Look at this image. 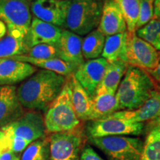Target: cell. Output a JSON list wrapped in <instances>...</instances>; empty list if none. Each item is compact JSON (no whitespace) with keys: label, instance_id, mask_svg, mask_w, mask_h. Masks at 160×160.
Listing matches in <instances>:
<instances>
[{"label":"cell","instance_id":"e575fe53","mask_svg":"<svg viewBox=\"0 0 160 160\" xmlns=\"http://www.w3.org/2000/svg\"><path fill=\"white\" fill-rule=\"evenodd\" d=\"M153 19H160V0H154V4H153Z\"/></svg>","mask_w":160,"mask_h":160},{"label":"cell","instance_id":"4fadbf2b","mask_svg":"<svg viewBox=\"0 0 160 160\" xmlns=\"http://www.w3.org/2000/svg\"><path fill=\"white\" fill-rule=\"evenodd\" d=\"M82 37L68 30H62L61 37L55 44L58 53V59L71 64L78 68L85 62L82 45Z\"/></svg>","mask_w":160,"mask_h":160},{"label":"cell","instance_id":"2e32d148","mask_svg":"<svg viewBox=\"0 0 160 160\" xmlns=\"http://www.w3.org/2000/svg\"><path fill=\"white\" fill-rule=\"evenodd\" d=\"M97 29L105 37L127 31L125 19L119 6L113 0L104 1L101 19Z\"/></svg>","mask_w":160,"mask_h":160},{"label":"cell","instance_id":"836d02e7","mask_svg":"<svg viewBox=\"0 0 160 160\" xmlns=\"http://www.w3.org/2000/svg\"><path fill=\"white\" fill-rule=\"evenodd\" d=\"M153 131L160 137V118H155L152 119L151 122V126H150V131Z\"/></svg>","mask_w":160,"mask_h":160},{"label":"cell","instance_id":"d6986e66","mask_svg":"<svg viewBox=\"0 0 160 160\" xmlns=\"http://www.w3.org/2000/svg\"><path fill=\"white\" fill-rule=\"evenodd\" d=\"M71 89V99L79 120L91 121L93 113V99L73 74L67 77Z\"/></svg>","mask_w":160,"mask_h":160},{"label":"cell","instance_id":"8992f818","mask_svg":"<svg viewBox=\"0 0 160 160\" xmlns=\"http://www.w3.org/2000/svg\"><path fill=\"white\" fill-rule=\"evenodd\" d=\"M90 141L111 160H139L144 145L139 138L127 136L92 138Z\"/></svg>","mask_w":160,"mask_h":160},{"label":"cell","instance_id":"ac0fdd59","mask_svg":"<svg viewBox=\"0 0 160 160\" xmlns=\"http://www.w3.org/2000/svg\"><path fill=\"white\" fill-rule=\"evenodd\" d=\"M62 29L51 23L45 22L37 18H32L28 31L31 48L40 44L55 45L61 37Z\"/></svg>","mask_w":160,"mask_h":160},{"label":"cell","instance_id":"60d3db41","mask_svg":"<svg viewBox=\"0 0 160 160\" xmlns=\"http://www.w3.org/2000/svg\"><path fill=\"white\" fill-rule=\"evenodd\" d=\"M26 1H28L29 2H32V1H33V0H26Z\"/></svg>","mask_w":160,"mask_h":160},{"label":"cell","instance_id":"e0dca14e","mask_svg":"<svg viewBox=\"0 0 160 160\" xmlns=\"http://www.w3.org/2000/svg\"><path fill=\"white\" fill-rule=\"evenodd\" d=\"M160 110V88H157L142 105L135 110L119 111L111 116L132 122H142L155 119Z\"/></svg>","mask_w":160,"mask_h":160},{"label":"cell","instance_id":"cb8c5ba5","mask_svg":"<svg viewBox=\"0 0 160 160\" xmlns=\"http://www.w3.org/2000/svg\"><path fill=\"white\" fill-rule=\"evenodd\" d=\"M105 37L98 29H96L83 39L82 52L85 60L96 59L102 53Z\"/></svg>","mask_w":160,"mask_h":160},{"label":"cell","instance_id":"74e56055","mask_svg":"<svg viewBox=\"0 0 160 160\" xmlns=\"http://www.w3.org/2000/svg\"><path fill=\"white\" fill-rule=\"evenodd\" d=\"M4 138H5V133H4L2 130L1 128H0V150H1Z\"/></svg>","mask_w":160,"mask_h":160},{"label":"cell","instance_id":"3957f363","mask_svg":"<svg viewBox=\"0 0 160 160\" xmlns=\"http://www.w3.org/2000/svg\"><path fill=\"white\" fill-rule=\"evenodd\" d=\"M44 122L46 133H48L72 131L79 125L80 120L72 103L71 85L68 77L62 91L46 110Z\"/></svg>","mask_w":160,"mask_h":160},{"label":"cell","instance_id":"5bb4252c","mask_svg":"<svg viewBox=\"0 0 160 160\" xmlns=\"http://www.w3.org/2000/svg\"><path fill=\"white\" fill-rule=\"evenodd\" d=\"M37 71L31 64L11 58H0V86L14 85L25 81Z\"/></svg>","mask_w":160,"mask_h":160},{"label":"cell","instance_id":"44dd1931","mask_svg":"<svg viewBox=\"0 0 160 160\" xmlns=\"http://www.w3.org/2000/svg\"><path fill=\"white\" fill-rule=\"evenodd\" d=\"M9 58L17 60V61L22 62L31 64L35 67L40 68L42 69L55 72V73L62 75L65 77L74 73L76 70L77 69L73 65L66 62L63 60L57 59V58H55V59H35V58L27 57L25 55L14 56V57Z\"/></svg>","mask_w":160,"mask_h":160},{"label":"cell","instance_id":"603a6c76","mask_svg":"<svg viewBox=\"0 0 160 160\" xmlns=\"http://www.w3.org/2000/svg\"><path fill=\"white\" fill-rule=\"evenodd\" d=\"M128 67V65L120 59L108 64L105 74L97 88L104 89L116 94Z\"/></svg>","mask_w":160,"mask_h":160},{"label":"cell","instance_id":"ba28073f","mask_svg":"<svg viewBox=\"0 0 160 160\" xmlns=\"http://www.w3.org/2000/svg\"><path fill=\"white\" fill-rule=\"evenodd\" d=\"M6 137H19L30 144L45 138L46 130L44 117L40 112H26L21 117L1 128Z\"/></svg>","mask_w":160,"mask_h":160},{"label":"cell","instance_id":"d6a6232c","mask_svg":"<svg viewBox=\"0 0 160 160\" xmlns=\"http://www.w3.org/2000/svg\"><path fill=\"white\" fill-rule=\"evenodd\" d=\"M0 160H20V157L11 151H0Z\"/></svg>","mask_w":160,"mask_h":160},{"label":"cell","instance_id":"d590c367","mask_svg":"<svg viewBox=\"0 0 160 160\" xmlns=\"http://www.w3.org/2000/svg\"><path fill=\"white\" fill-rule=\"evenodd\" d=\"M149 74L151 76V77L154 79L155 82L160 83V59L158 63V65L154 71L149 73Z\"/></svg>","mask_w":160,"mask_h":160},{"label":"cell","instance_id":"5b68a950","mask_svg":"<svg viewBox=\"0 0 160 160\" xmlns=\"http://www.w3.org/2000/svg\"><path fill=\"white\" fill-rule=\"evenodd\" d=\"M160 52L153 46L138 37L136 32L126 31L125 39L119 59L128 66L151 73L157 68Z\"/></svg>","mask_w":160,"mask_h":160},{"label":"cell","instance_id":"4dcf8cb0","mask_svg":"<svg viewBox=\"0 0 160 160\" xmlns=\"http://www.w3.org/2000/svg\"><path fill=\"white\" fill-rule=\"evenodd\" d=\"M154 0H140L139 18L136 26V31L142 28L153 19Z\"/></svg>","mask_w":160,"mask_h":160},{"label":"cell","instance_id":"30bf717a","mask_svg":"<svg viewBox=\"0 0 160 160\" xmlns=\"http://www.w3.org/2000/svg\"><path fill=\"white\" fill-rule=\"evenodd\" d=\"M48 140L50 160H80L82 134L77 128L72 131L51 133Z\"/></svg>","mask_w":160,"mask_h":160},{"label":"cell","instance_id":"9c48e42d","mask_svg":"<svg viewBox=\"0 0 160 160\" xmlns=\"http://www.w3.org/2000/svg\"><path fill=\"white\" fill-rule=\"evenodd\" d=\"M143 129V123L132 122L112 116L90 121L86 127L90 139L109 136H138L142 133Z\"/></svg>","mask_w":160,"mask_h":160},{"label":"cell","instance_id":"f35d334b","mask_svg":"<svg viewBox=\"0 0 160 160\" xmlns=\"http://www.w3.org/2000/svg\"><path fill=\"white\" fill-rule=\"evenodd\" d=\"M160 118V110H159V113H158V115H157V117H156V118Z\"/></svg>","mask_w":160,"mask_h":160},{"label":"cell","instance_id":"ab89813d","mask_svg":"<svg viewBox=\"0 0 160 160\" xmlns=\"http://www.w3.org/2000/svg\"><path fill=\"white\" fill-rule=\"evenodd\" d=\"M96 1H99V2H102V1H105V0H96Z\"/></svg>","mask_w":160,"mask_h":160},{"label":"cell","instance_id":"f1b7e54d","mask_svg":"<svg viewBox=\"0 0 160 160\" xmlns=\"http://www.w3.org/2000/svg\"><path fill=\"white\" fill-rule=\"evenodd\" d=\"M139 160H160V137L153 131H149Z\"/></svg>","mask_w":160,"mask_h":160},{"label":"cell","instance_id":"8d00e7d4","mask_svg":"<svg viewBox=\"0 0 160 160\" xmlns=\"http://www.w3.org/2000/svg\"><path fill=\"white\" fill-rule=\"evenodd\" d=\"M8 29L7 26L2 21L0 20V39H2L7 35Z\"/></svg>","mask_w":160,"mask_h":160},{"label":"cell","instance_id":"7a4b0ae2","mask_svg":"<svg viewBox=\"0 0 160 160\" xmlns=\"http://www.w3.org/2000/svg\"><path fill=\"white\" fill-rule=\"evenodd\" d=\"M157 84L148 72L128 66L118 88V111L135 110L149 99Z\"/></svg>","mask_w":160,"mask_h":160},{"label":"cell","instance_id":"ffe728a7","mask_svg":"<svg viewBox=\"0 0 160 160\" xmlns=\"http://www.w3.org/2000/svg\"><path fill=\"white\" fill-rule=\"evenodd\" d=\"M93 99V113L91 120L106 118L118 111V103L116 94L104 89L97 88Z\"/></svg>","mask_w":160,"mask_h":160},{"label":"cell","instance_id":"9a60e30c","mask_svg":"<svg viewBox=\"0 0 160 160\" xmlns=\"http://www.w3.org/2000/svg\"><path fill=\"white\" fill-rule=\"evenodd\" d=\"M15 85L0 87V128L8 125L25 113Z\"/></svg>","mask_w":160,"mask_h":160},{"label":"cell","instance_id":"8fae6325","mask_svg":"<svg viewBox=\"0 0 160 160\" xmlns=\"http://www.w3.org/2000/svg\"><path fill=\"white\" fill-rule=\"evenodd\" d=\"M70 0H33L31 11L34 17L57 27H64Z\"/></svg>","mask_w":160,"mask_h":160},{"label":"cell","instance_id":"277c9868","mask_svg":"<svg viewBox=\"0 0 160 160\" xmlns=\"http://www.w3.org/2000/svg\"><path fill=\"white\" fill-rule=\"evenodd\" d=\"M102 2L70 0L64 27L82 37L97 29L102 12Z\"/></svg>","mask_w":160,"mask_h":160},{"label":"cell","instance_id":"f546056e","mask_svg":"<svg viewBox=\"0 0 160 160\" xmlns=\"http://www.w3.org/2000/svg\"><path fill=\"white\" fill-rule=\"evenodd\" d=\"M24 55L35 59H58L57 48L55 45L48 44H40L33 46Z\"/></svg>","mask_w":160,"mask_h":160},{"label":"cell","instance_id":"7402d4cb","mask_svg":"<svg viewBox=\"0 0 160 160\" xmlns=\"http://www.w3.org/2000/svg\"><path fill=\"white\" fill-rule=\"evenodd\" d=\"M31 48L28 34L27 36L8 33L0 39V58H8L24 55Z\"/></svg>","mask_w":160,"mask_h":160},{"label":"cell","instance_id":"52a82bcc","mask_svg":"<svg viewBox=\"0 0 160 160\" xmlns=\"http://www.w3.org/2000/svg\"><path fill=\"white\" fill-rule=\"evenodd\" d=\"M0 20L7 26L8 33L27 36L32 16L26 0H0Z\"/></svg>","mask_w":160,"mask_h":160},{"label":"cell","instance_id":"83f0119b","mask_svg":"<svg viewBox=\"0 0 160 160\" xmlns=\"http://www.w3.org/2000/svg\"><path fill=\"white\" fill-rule=\"evenodd\" d=\"M136 33L160 51V19H153L142 28L137 30Z\"/></svg>","mask_w":160,"mask_h":160},{"label":"cell","instance_id":"484cf974","mask_svg":"<svg viewBox=\"0 0 160 160\" xmlns=\"http://www.w3.org/2000/svg\"><path fill=\"white\" fill-rule=\"evenodd\" d=\"M125 39V32L105 37L102 57L107 60L108 63L113 62L119 59Z\"/></svg>","mask_w":160,"mask_h":160},{"label":"cell","instance_id":"1f68e13d","mask_svg":"<svg viewBox=\"0 0 160 160\" xmlns=\"http://www.w3.org/2000/svg\"><path fill=\"white\" fill-rule=\"evenodd\" d=\"M80 160H105L92 148L91 146H86L80 154Z\"/></svg>","mask_w":160,"mask_h":160},{"label":"cell","instance_id":"d4e9b609","mask_svg":"<svg viewBox=\"0 0 160 160\" xmlns=\"http://www.w3.org/2000/svg\"><path fill=\"white\" fill-rule=\"evenodd\" d=\"M119 6L127 25V31L136 32L140 0H113Z\"/></svg>","mask_w":160,"mask_h":160},{"label":"cell","instance_id":"7c38bea8","mask_svg":"<svg viewBox=\"0 0 160 160\" xmlns=\"http://www.w3.org/2000/svg\"><path fill=\"white\" fill-rule=\"evenodd\" d=\"M108 62L104 58L87 60L78 67L73 73L76 79L91 98L101 82Z\"/></svg>","mask_w":160,"mask_h":160},{"label":"cell","instance_id":"6da1fadb","mask_svg":"<svg viewBox=\"0 0 160 160\" xmlns=\"http://www.w3.org/2000/svg\"><path fill=\"white\" fill-rule=\"evenodd\" d=\"M65 82L66 77L62 75L39 70L17 88L18 98L24 108L46 111L62 91Z\"/></svg>","mask_w":160,"mask_h":160},{"label":"cell","instance_id":"4316f807","mask_svg":"<svg viewBox=\"0 0 160 160\" xmlns=\"http://www.w3.org/2000/svg\"><path fill=\"white\" fill-rule=\"evenodd\" d=\"M20 160H50L48 138L33 142L22 152Z\"/></svg>","mask_w":160,"mask_h":160}]
</instances>
